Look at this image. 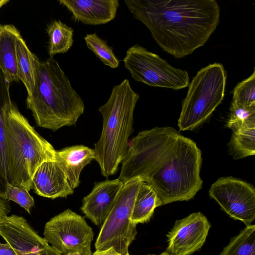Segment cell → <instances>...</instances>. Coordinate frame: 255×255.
I'll list each match as a JSON object with an SVG mask.
<instances>
[{
  "label": "cell",
  "instance_id": "ffe728a7",
  "mask_svg": "<svg viewBox=\"0 0 255 255\" xmlns=\"http://www.w3.org/2000/svg\"><path fill=\"white\" fill-rule=\"evenodd\" d=\"M162 205V202L154 189L143 182L136 194L131 222L134 225L148 222L152 216L155 209Z\"/></svg>",
  "mask_w": 255,
  "mask_h": 255
},
{
  "label": "cell",
  "instance_id": "1f68e13d",
  "mask_svg": "<svg viewBox=\"0 0 255 255\" xmlns=\"http://www.w3.org/2000/svg\"><path fill=\"white\" fill-rule=\"evenodd\" d=\"M66 255H81L80 253L78 252L71 253L67 254Z\"/></svg>",
  "mask_w": 255,
  "mask_h": 255
},
{
  "label": "cell",
  "instance_id": "9a60e30c",
  "mask_svg": "<svg viewBox=\"0 0 255 255\" xmlns=\"http://www.w3.org/2000/svg\"><path fill=\"white\" fill-rule=\"evenodd\" d=\"M71 13L73 19L85 24L100 25L113 20L119 6L118 0H60Z\"/></svg>",
  "mask_w": 255,
  "mask_h": 255
},
{
  "label": "cell",
  "instance_id": "603a6c76",
  "mask_svg": "<svg viewBox=\"0 0 255 255\" xmlns=\"http://www.w3.org/2000/svg\"><path fill=\"white\" fill-rule=\"evenodd\" d=\"M219 255H255V225H250L242 230Z\"/></svg>",
  "mask_w": 255,
  "mask_h": 255
},
{
  "label": "cell",
  "instance_id": "9c48e42d",
  "mask_svg": "<svg viewBox=\"0 0 255 255\" xmlns=\"http://www.w3.org/2000/svg\"><path fill=\"white\" fill-rule=\"evenodd\" d=\"M46 241L62 255L78 252L92 255L94 233L85 219L70 209L52 218L45 225Z\"/></svg>",
  "mask_w": 255,
  "mask_h": 255
},
{
  "label": "cell",
  "instance_id": "cb8c5ba5",
  "mask_svg": "<svg viewBox=\"0 0 255 255\" xmlns=\"http://www.w3.org/2000/svg\"><path fill=\"white\" fill-rule=\"evenodd\" d=\"M87 47L106 65L116 68L120 61L115 55L112 47L96 33L88 34L84 37Z\"/></svg>",
  "mask_w": 255,
  "mask_h": 255
},
{
  "label": "cell",
  "instance_id": "4dcf8cb0",
  "mask_svg": "<svg viewBox=\"0 0 255 255\" xmlns=\"http://www.w3.org/2000/svg\"><path fill=\"white\" fill-rule=\"evenodd\" d=\"M8 2V0H0V8Z\"/></svg>",
  "mask_w": 255,
  "mask_h": 255
},
{
  "label": "cell",
  "instance_id": "f546056e",
  "mask_svg": "<svg viewBox=\"0 0 255 255\" xmlns=\"http://www.w3.org/2000/svg\"><path fill=\"white\" fill-rule=\"evenodd\" d=\"M92 255H123L117 252L113 247L105 250H96Z\"/></svg>",
  "mask_w": 255,
  "mask_h": 255
},
{
  "label": "cell",
  "instance_id": "3957f363",
  "mask_svg": "<svg viewBox=\"0 0 255 255\" xmlns=\"http://www.w3.org/2000/svg\"><path fill=\"white\" fill-rule=\"evenodd\" d=\"M37 126L56 131L74 125L84 102L58 62L49 57L37 63L34 90L26 99Z\"/></svg>",
  "mask_w": 255,
  "mask_h": 255
},
{
  "label": "cell",
  "instance_id": "44dd1931",
  "mask_svg": "<svg viewBox=\"0 0 255 255\" xmlns=\"http://www.w3.org/2000/svg\"><path fill=\"white\" fill-rule=\"evenodd\" d=\"M230 153L235 159L255 154V122L249 123L233 131L229 143Z\"/></svg>",
  "mask_w": 255,
  "mask_h": 255
},
{
  "label": "cell",
  "instance_id": "d6a6232c",
  "mask_svg": "<svg viewBox=\"0 0 255 255\" xmlns=\"http://www.w3.org/2000/svg\"><path fill=\"white\" fill-rule=\"evenodd\" d=\"M158 255H171L169 253H168L167 252H164L161 254Z\"/></svg>",
  "mask_w": 255,
  "mask_h": 255
},
{
  "label": "cell",
  "instance_id": "7402d4cb",
  "mask_svg": "<svg viewBox=\"0 0 255 255\" xmlns=\"http://www.w3.org/2000/svg\"><path fill=\"white\" fill-rule=\"evenodd\" d=\"M46 30L49 36V57L66 53L72 46L74 30L60 20H53L47 25Z\"/></svg>",
  "mask_w": 255,
  "mask_h": 255
},
{
  "label": "cell",
  "instance_id": "5bb4252c",
  "mask_svg": "<svg viewBox=\"0 0 255 255\" xmlns=\"http://www.w3.org/2000/svg\"><path fill=\"white\" fill-rule=\"evenodd\" d=\"M31 189L38 195L52 199L65 198L74 192L56 160L43 162L38 167L32 178Z\"/></svg>",
  "mask_w": 255,
  "mask_h": 255
},
{
  "label": "cell",
  "instance_id": "6da1fadb",
  "mask_svg": "<svg viewBox=\"0 0 255 255\" xmlns=\"http://www.w3.org/2000/svg\"><path fill=\"white\" fill-rule=\"evenodd\" d=\"M118 178L150 185L162 205L192 199L202 186L201 152L195 142L171 127L140 131L129 142Z\"/></svg>",
  "mask_w": 255,
  "mask_h": 255
},
{
  "label": "cell",
  "instance_id": "83f0119b",
  "mask_svg": "<svg viewBox=\"0 0 255 255\" xmlns=\"http://www.w3.org/2000/svg\"><path fill=\"white\" fill-rule=\"evenodd\" d=\"M11 211V207L8 200L0 197V221L8 214Z\"/></svg>",
  "mask_w": 255,
  "mask_h": 255
},
{
  "label": "cell",
  "instance_id": "ba28073f",
  "mask_svg": "<svg viewBox=\"0 0 255 255\" xmlns=\"http://www.w3.org/2000/svg\"><path fill=\"white\" fill-rule=\"evenodd\" d=\"M123 61L132 78L150 86L179 90L189 85L187 71L172 67L137 44L128 48Z\"/></svg>",
  "mask_w": 255,
  "mask_h": 255
},
{
  "label": "cell",
  "instance_id": "4316f807",
  "mask_svg": "<svg viewBox=\"0 0 255 255\" xmlns=\"http://www.w3.org/2000/svg\"><path fill=\"white\" fill-rule=\"evenodd\" d=\"M3 198L16 203L29 214L34 205V199L28 190L9 183L7 186Z\"/></svg>",
  "mask_w": 255,
  "mask_h": 255
},
{
  "label": "cell",
  "instance_id": "4fadbf2b",
  "mask_svg": "<svg viewBox=\"0 0 255 255\" xmlns=\"http://www.w3.org/2000/svg\"><path fill=\"white\" fill-rule=\"evenodd\" d=\"M124 183L120 179L96 183L82 200L81 210L96 226H102L110 213Z\"/></svg>",
  "mask_w": 255,
  "mask_h": 255
},
{
  "label": "cell",
  "instance_id": "5b68a950",
  "mask_svg": "<svg viewBox=\"0 0 255 255\" xmlns=\"http://www.w3.org/2000/svg\"><path fill=\"white\" fill-rule=\"evenodd\" d=\"M5 145L9 183L31 189L32 176L43 162L56 160V150L13 104L5 121Z\"/></svg>",
  "mask_w": 255,
  "mask_h": 255
},
{
  "label": "cell",
  "instance_id": "d6986e66",
  "mask_svg": "<svg viewBox=\"0 0 255 255\" xmlns=\"http://www.w3.org/2000/svg\"><path fill=\"white\" fill-rule=\"evenodd\" d=\"M16 57L18 78L23 82L29 95L34 90L36 65L39 59L29 50L21 36L16 40Z\"/></svg>",
  "mask_w": 255,
  "mask_h": 255
},
{
  "label": "cell",
  "instance_id": "484cf974",
  "mask_svg": "<svg viewBox=\"0 0 255 255\" xmlns=\"http://www.w3.org/2000/svg\"><path fill=\"white\" fill-rule=\"evenodd\" d=\"M233 101L244 106L255 105V71L234 89Z\"/></svg>",
  "mask_w": 255,
  "mask_h": 255
},
{
  "label": "cell",
  "instance_id": "ac0fdd59",
  "mask_svg": "<svg viewBox=\"0 0 255 255\" xmlns=\"http://www.w3.org/2000/svg\"><path fill=\"white\" fill-rule=\"evenodd\" d=\"M13 104L10 97L9 84L0 69V197L3 198L9 183L5 145V121L7 113Z\"/></svg>",
  "mask_w": 255,
  "mask_h": 255
},
{
  "label": "cell",
  "instance_id": "277c9868",
  "mask_svg": "<svg viewBox=\"0 0 255 255\" xmlns=\"http://www.w3.org/2000/svg\"><path fill=\"white\" fill-rule=\"evenodd\" d=\"M139 96L128 79L115 86L108 101L99 111L103 118L99 140L95 144L94 159L106 177L115 174L128 150L133 131V112Z\"/></svg>",
  "mask_w": 255,
  "mask_h": 255
},
{
  "label": "cell",
  "instance_id": "d4e9b609",
  "mask_svg": "<svg viewBox=\"0 0 255 255\" xmlns=\"http://www.w3.org/2000/svg\"><path fill=\"white\" fill-rule=\"evenodd\" d=\"M252 122H255V105L244 107L232 101L227 127L234 131Z\"/></svg>",
  "mask_w": 255,
  "mask_h": 255
},
{
  "label": "cell",
  "instance_id": "f1b7e54d",
  "mask_svg": "<svg viewBox=\"0 0 255 255\" xmlns=\"http://www.w3.org/2000/svg\"><path fill=\"white\" fill-rule=\"evenodd\" d=\"M0 255H17L12 248L7 244L0 243Z\"/></svg>",
  "mask_w": 255,
  "mask_h": 255
},
{
  "label": "cell",
  "instance_id": "52a82bcc",
  "mask_svg": "<svg viewBox=\"0 0 255 255\" xmlns=\"http://www.w3.org/2000/svg\"><path fill=\"white\" fill-rule=\"evenodd\" d=\"M143 181L140 177L124 183L96 239V250L113 247L123 255H129L128 248L137 233L131 222L135 198Z\"/></svg>",
  "mask_w": 255,
  "mask_h": 255
},
{
  "label": "cell",
  "instance_id": "7c38bea8",
  "mask_svg": "<svg viewBox=\"0 0 255 255\" xmlns=\"http://www.w3.org/2000/svg\"><path fill=\"white\" fill-rule=\"evenodd\" d=\"M211 224L201 212L177 220L166 236V252L171 255H190L199 250L207 237Z\"/></svg>",
  "mask_w": 255,
  "mask_h": 255
},
{
  "label": "cell",
  "instance_id": "e0dca14e",
  "mask_svg": "<svg viewBox=\"0 0 255 255\" xmlns=\"http://www.w3.org/2000/svg\"><path fill=\"white\" fill-rule=\"evenodd\" d=\"M21 36L19 31L12 24H0V69L10 84L18 82L16 43Z\"/></svg>",
  "mask_w": 255,
  "mask_h": 255
},
{
  "label": "cell",
  "instance_id": "8992f818",
  "mask_svg": "<svg viewBox=\"0 0 255 255\" xmlns=\"http://www.w3.org/2000/svg\"><path fill=\"white\" fill-rule=\"evenodd\" d=\"M227 74L221 63L201 69L188 85L178 120L181 130H193L205 123L222 103Z\"/></svg>",
  "mask_w": 255,
  "mask_h": 255
},
{
  "label": "cell",
  "instance_id": "2e32d148",
  "mask_svg": "<svg viewBox=\"0 0 255 255\" xmlns=\"http://www.w3.org/2000/svg\"><path fill=\"white\" fill-rule=\"evenodd\" d=\"M94 149L83 145H76L56 150V161L64 170L71 187L80 183V175L87 164L94 159Z\"/></svg>",
  "mask_w": 255,
  "mask_h": 255
},
{
  "label": "cell",
  "instance_id": "8fae6325",
  "mask_svg": "<svg viewBox=\"0 0 255 255\" xmlns=\"http://www.w3.org/2000/svg\"><path fill=\"white\" fill-rule=\"evenodd\" d=\"M0 235L17 255H62L21 216L3 218L0 221Z\"/></svg>",
  "mask_w": 255,
  "mask_h": 255
},
{
  "label": "cell",
  "instance_id": "30bf717a",
  "mask_svg": "<svg viewBox=\"0 0 255 255\" xmlns=\"http://www.w3.org/2000/svg\"><path fill=\"white\" fill-rule=\"evenodd\" d=\"M209 195L230 217L247 226L255 219V189L250 184L232 177H221L211 185Z\"/></svg>",
  "mask_w": 255,
  "mask_h": 255
},
{
  "label": "cell",
  "instance_id": "7a4b0ae2",
  "mask_svg": "<svg viewBox=\"0 0 255 255\" xmlns=\"http://www.w3.org/2000/svg\"><path fill=\"white\" fill-rule=\"evenodd\" d=\"M128 8L150 30L158 45L176 58L203 46L220 22L215 0H126Z\"/></svg>",
  "mask_w": 255,
  "mask_h": 255
}]
</instances>
